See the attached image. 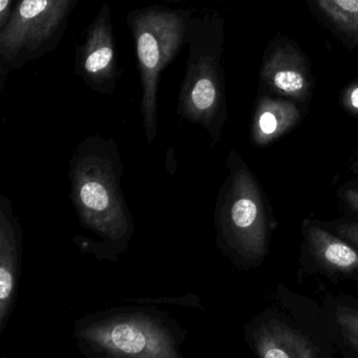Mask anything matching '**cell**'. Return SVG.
Returning a JSON list of instances; mask_svg holds the SVG:
<instances>
[{"mask_svg":"<svg viewBox=\"0 0 358 358\" xmlns=\"http://www.w3.org/2000/svg\"><path fill=\"white\" fill-rule=\"evenodd\" d=\"M244 334L258 358H336L338 352L323 306L287 290H280Z\"/></svg>","mask_w":358,"mask_h":358,"instance_id":"3","label":"cell"},{"mask_svg":"<svg viewBox=\"0 0 358 358\" xmlns=\"http://www.w3.org/2000/svg\"><path fill=\"white\" fill-rule=\"evenodd\" d=\"M311 252L322 268L332 275L358 278V250L325 229L309 225Z\"/></svg>","mask_w":358,"mask_h":358,"instance_id":"11","label":"cell"},{"mask_svg":"<svg viewBox=\"0 0 358 358\" xmlns=\"http://www.w3.org/2000/svg\"><path fill=\"white\" fill-rule=\"evenodd\" d=\"M78 0H18L0 29V92L10 71L54 50Z\"/></svg>","mask_w":358,"mask_h":358,"instance_id":"6","label":"cell"},{"mask_svg":"<svg viewBox=\"0 0 358 358\" xmlns=\"http://www.w3.org/2000/svg\"><path fill=\"white\" fill-rule=\"evenodd\" d=\"M300 117V110L289 101L261 99L252 123L254 144L258 146L270 144L294 127Z\"/></svg>","mask_w":358,"mask_h":358,"instance_id":"12","label":"cell"},{"mask_svg":"<svg viewBox=\"0 0 358 358\" xmlns=\"http://www.w3.org/2000/svg\"><path fill=\"white\" fill-rule=\"evenodd\" d=\"M263 79L277 94L296 101L308 96L309 84L302 57L290 46L277 48L263 66Z\"/></svg>","mask_w":358,"mask_h":358,"instance_id":"10","label":"cell"},{"mask_svg":"<svg viewBox=\"0 0 358 358\" xmlns=\"http://www.w3.org/2000/svg\"><path fill=\"white\" fill-rule=\"evenodd\" d=\"M343 105L351 113L358 115V82L351 84L343 94Z\"/></svg>","mask_w":358,"mask_h":358,"instance_id":"15","label":"cell"},{"mask_svg":"<svg viewBox=\"0 0 358 358\" xmlns=\"http://www.w3.org/2000/svg\"><path fill=\"white\" fill-rule=\"evenodd\" d=\"M74 336L88 358H184V330L163 311L121 307L75 323Z\"/></svg>","mask_w":358,"mask_h":358,"instance_id":"2","label":"cell"},{"mask_svg":"<svg viewBox=\"0 0 358 358\" xmlns=\"http://www.w3.org/2000/svg\"><path fill=\"white\" fill-rule=\"evenodd\" d=\"M128 27L136 46L142 99L140 111L149 145L158 134V92L161 73L180 54L191 37V12L162 8L130 13Z\"/></svg>","mask_w":358,"mask_h":358,"instance_id":"4","label":"cell"},{"mask_svg":"<svg viewBox=\"0 0 358 358\" xmlns=\"http://www.w3.org/2000/svg\"><path fill=\"white\" fill-rule=\"evenodd\" d=\"M124 173L119 146L98 134L84 138L69 162V199L83 229L100 241L84 252L117 263L135 234L132 212L122 192Z\"/></svg>","mask_w":358,"mask_h":358,"instance_id":"1","label":"cell"},{"mask_svg":"<svg viewBox=\"0 0 358 358\" xmlns=\"http://www.w3.org/2000/svg\"><path fill=\"white\" fill-rule=\"evenodd\" d=\"M188 41L189 56L177 101V115L203 127L214 145L220 141L227 120L220 60L218 55L198 44L193 29Z\"/></svg>","mask_w":358,"mask_h":358,"instance_id":"7","label":"cell"},{"mask_svg":"<svg viewBox=\"0 0 358 358\" xmlns=\"http://www.w3.org/2000/svg\"><path fill=\"white\" fill-rule=\"evenodd\" d=\"M13 0H0V29L6 25L11 12Z\"/></svg>","mask_w":358,"mask_h":358,"instance_id":"17","label":"cell"},{"mask_svg":"<svg viewBox=\"0 0 358 358\" xmlns=\"http://www.w3.org/2000/svg\"><path fill=\"white\" fill-rule=\"evenodd\" d=\"M75 73L86 86L104 96H113L120 79L113 39L111 6L104 2L86 31L76 55Z\"/></svg>","mask_w":358,"mask_h":358,"instance_id":"8","label":"cell"},{"mask_svg":"<svg viewBox=\"0 0 358 358\" xmlns=\"http://www.w3.org/2000/svg\"><path fill=\"white\" fill-rule=\"evenodd\" d=\"M340 357H342V358H358V357H357V355H352V353H349V352H340Z\"/></svg>","mask_w":358,"mask_h":358,"instance_id":"19","label":"cell"},{"mask_svg":"<svg viewBox=\"0 0 358 358\" xmlns=\"http://www.w3.org/2000/svg\"><path fill=\"white\" fill-rule=\"evenodd\" d=\"M344 198L348 206L358 212V187L347 189Z\"/></svg>","mask_w":358,"mask_h":358,"instance_id":"18","label":"cell"},{"mask_svg":"<svg viewBox=\"0 0 358 358\" xmlns=\"http://www.w3.org/2000/svg\"><path fill=\"white\" fill-rule=\"evenodd\" d=\"M336 338L338 352H349L358 357V299L336 296L323 303Z\"/></svg>","mask_w":358,"mask_h":358,"instance_id":"13","label":"cell"},{"mask_svg":"<svg viewBox=\"0 0 358 358\" xmlns=\"http://www.w3.org/2000/svg\"><path fill=\"white\" fill-rule=\"evenodd\" d=\"M230 173L214 212L216 244L237 263L256 262L267 250V219L260 187L239 155L227 161Z\"/></svg>","mask_w":358,"mask_h":358,"instance_id":"5","label":"cell"},{"mask_svg":"<svg viewBox=\"0 0 358 358\" xmlns=\"http://www.w3.org/2000/svg\"><path fill=\"white\" fill-rule=\"evenodd\" d=\"M23 231L10 198L0 195V332L6 327L18 294Z\"/></svg>","mask_w":358,"mask_h":358,"instance_id":"9","label":"cell"},{"mask_svg":"<svg viewBox=\"0 0 358 358\" xmlns=\"http://www.w3.org/2000/svg\"><path fill=\"white\" fill-rule=\"evenodd\" d=\"M338 233L340 234L345 239L354 244L355 248L358 250V223H345V224L338 227Z\"/></svg>","mask_w":358,"mask_h":358,"instance_id":"16","label":"cell"},{"mask_svg":"<svg viewBox=\"0 0 358 358\" xmlns=\"http://www.w3.org/2000/svg\"><path fill=\"white\" fill-rule=\"evenodd\" d=\"M328 17L358 41V0H315Z\"/></svg>","mask_w":358,"mask_h":358,"instance_id":"14","label":"cell"}]
</instances>
